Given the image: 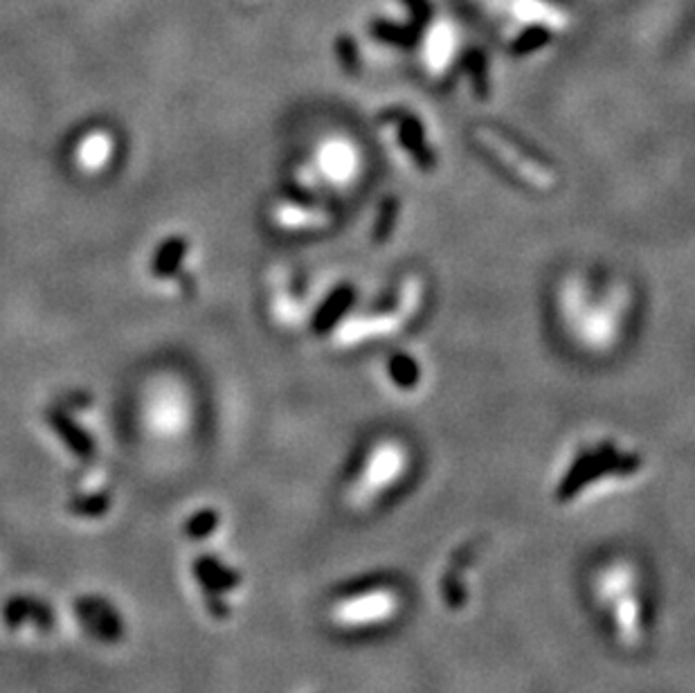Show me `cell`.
Wrapping results in <instances>:
<instances>
[{"instance_id": "obj_1", "label": "cell", "mask_w": 695, "mask_h": 693, "mask_svg": "<svg viewBox=\"0 0 695 693\" xmlns=\"http://www.w3.org/2000/svg\"><path fill=\"white\" fill-rule=\"evenodd\" d=\"M475 140L480 147L506 171H511L515 179L523 181L525 185L538 190V192H552L556 188V173L527 155L525 151H520L515 144H511L504 135L491 131V129H475Z\"/></svg>"}, {"instance_id": "obj_2", "label": "cell", "mask_w": 695, "mask_h": 693, "mask_svg": "<svg viewBox=\"0 0 695 693\" xmlns=\"http://www.w3.org/2000/svg\"><path fill=\"white\" fill-rule=\"evenodd\" d=\"M639 466V460L637 458H617L615 455V449L613 446H605L601 449L598 453L594 455H585L578 460V464L572 469L570 478L565 480L563 484V493H574L578 486H583L585 482L594 480L596 475L611 471V469H626V471H633Z\"/></svg>"}, {"instance_id": "obj_3", "label": "cell", "mask_w": 695, "mask_h": 693, "mask_svg": "<svg viewBox=\"0 0 695 693\" xmlns=\"http://www.w3.org/2000/svg\"><path fill=\"white\" fill-rule=\"evenodd\" d=\"M399 140L403 144V149L414 158V162L425 169L432 171L434 164H437V158L430 151L427 142H425V133L421 122L414 116H403L399 118Z\"/></svg>"}, {"instance_id": "obj_4", "label": "cell", "mask_w": 695, "mask_h": 693, "mask_svg": "<svg viewBox=\"0 0 695 693\" xmlns=\"http://www.w3.org/2000/svg\"><path fill=\"white\" fill-rule=\"evenodd\" d=\"M190 250V241L185 237H169L158 250L151 262V273L160 280L177 275V271L181 269L183 259Z\"/></svg>"}, {"instance_id": "obj_5", "label": "cell", "mask_w": 695, "mask_h": 693, "mask_svg": "<svg viewBox=\"0 0 695 693\" xmlns=\"http://www.w3.org/2000/svg\"><path fill=\"white\" fill-rule=\"evenodd\" d=\"M352 302H354V289L352 287L335 289L326 298V302L320 307V311H318V315L313 320V329L318 333H326L346 313V309L352 307Z\"/></svg>"}, {"instance_id": "obj_6", "label": "cell", "mask_w": 695, "mask_h": 693, "mask_svg": "<svg viewBox=\"0 0 695 693\" xmlns=\"http://www.w3.org/2000/svg\"><path fill=\"white\" fill-rule=\"evenodd\" d=\"M50 423L57 428V432L59 435L66 440V444H70L74 451H77V455H85L89 458L91 453H93V444H91V440L83 435V432L66 416V414H61V412H52V416H50Z\"/></svg>"}, {"instance_id": "obj_7", "label": "cell", "mask_w": 695, "mask_h": 693, "mask_svg": "<svg viewBox=\"0 0 695 693\" xmlns=\"http://www.w3.org/2000/svg\"><path fill=\"white\" fill-rule=\"evenodd\" d=\"M387 370H390V376L394 379V383H396L399 388H405V390L416 388L419 376H421V372H419L414 359H410V356H405V354H396V356L390 361V368H387Z\"/></svg>"}, {"instance_id": "obj_8", "label": "cell", "mask_w": 695, "mask_h": 693, "mask_svg": "<svg viewBox=\"0 0 695 693\" xmlns=\"http://www.w3.org/2000/svg\"><path fill=\"white\" fill-rule=\"evenodd\" d=\"M396 212H399V201L392 197V199H385L383 208H381V214H379V221L374 225V241L376 243H385L394 230V223H396Z\"/></svg>"}, {"instance_id": "obj_9", "label": "cell", "mask_w": 695, "mask_h": 693, "mask_svg": "<svg viewBox=\"0 0 695 693\" xmlns=\"http://www.w3.org/2000/svg\"><path fill=\"white\" fill-rule=\"evenodd\" d=\"M372 34H376L381 41L385 43H394L401 48H407L414 43V32L394 23H374L372 26Z\"/></svg>"}, {"instance_id": "obj_10", "label": "cell", "mask_w": 695, "mask_h": 693, "mask_svg": "<svg viewBox=\"0 0 695 693\" xmlns=\"http://www.w3.org/2000/svg\"><path fill=\"white\" fill-rule=\"evenodd\" d=\"M550 43V30L536 26L532 30H527L523 37H520L513 46V52L515 54H530V52H536L541 48H545Z\"/></svg>"}, {"instance_id": "obj_11", "label": "cell", "mask_w": 695, "mask_h": 693, "mask_svg": "<svg viewBox=\"0 0 695 693\" xmlns=\"http://www.w3.org/2000/svg\"><path fill=\"white\" fill-rule=\"evenodd\" d=\"M466 66H469V72H471V79H473L477 98H486L488 83H486V61H484V54L473 52V54L469 57V63H466Z\"/></svg>"}, {"instance_id": "obj_12", "label": "cell", "mask_w": 695, "mask_h": 693, "mask_svg": "<svg viewBox=\"0 0 695 693\" xmlns=\"http://www.w3.org/2000/svg\"><path fill=\"white\" fill-rule=\"evenodd\" d=\"M338 54L342 57V63L350 70L359 68V46L350 37H342L338 41Z\"/></svg>"}, {"instance_id": "obj_13", "label": "cell", "mask_w": 695, "mask_h": 693, "mask_svg": "<svg viewBox=\"0 0 695 693\" xmlns=\"http://www.w3.org/2000/svg\"><path fill=\"white\" fill-rule=\"evenodd\" d=\"M405 6L410 8L412 17L416 21H427L430 19V3L427 0H405Z\"/></svg>"}]
</instances>
